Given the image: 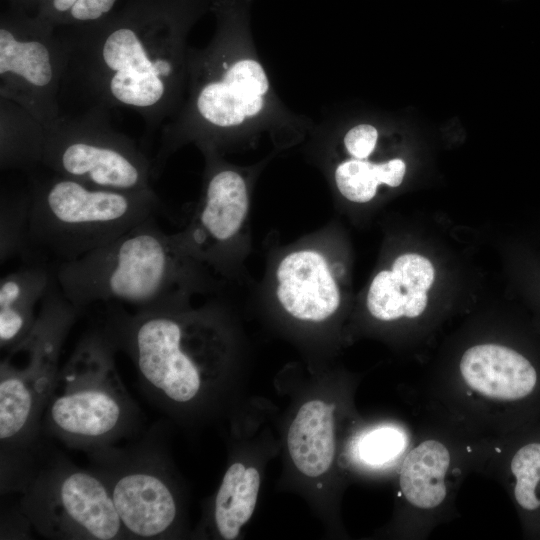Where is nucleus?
<instances>
[{"label":"nucleus","mask_w":540,"mask_h":540,"mask_svg":"<svg viewBox=\"0 0 540 540\" xmlns=\"http://www.w3.org/2000/svg\"><path fill=\"white\" fill-rule=\"evenodd\" d=\"M260 488V475L256 468L240 462L226 470L212 507V524L218 536L233 540L242 526L251 518Z\"/></svg>","instance_id":"nucleus-18"},{"label":"nucleus","mask_w":540,"mask_h":540,"mask_svg":"<svg viewBox=\"0 0 540 540\" xmlns=\"http://www.w3.org/2000/svg\"><path fill=\"white\" fill-rule=\"evenodd\" d=\"M86 455L88 468L105 483L131 539L173 537L180 504L157 423L123 447L105 445Z\"/></svg>","instance_id":"nucleus-9"},{"label":"nucleus","mask_w":540,"mask_h":540,"mask_svg":"<svg viewBox=\"0 0 540 540\" xmlns=\"http://www.w3.org/2000/svg\"><path fill=\"white\" fill-rule=\"evenodd\" d=\"M10 6L24 9L28 12L34 11L37 0H8Z\"/></svg>","instance_id":"nucleus-26"},{"label":"nucleus","mask_w":540,"mask_h":540,"mask_svg":"<svg viewBox=\"0 0 540 540\" xmlns=\"http://www.w3.org/2000/svg\"><path fill=\"white\" fill-rule=\"evenodd\" d=\"M378 138L375 127L361 124L350 129L344 137L348 153L356 159H365L373 152Z\"/></svg>","instance_id":"nucleus-24"},{"label":"nucleus","mask_w":540,"mask_h":540,"mask_svg":"<svg viewBox=\"0 0 540 540\" xmlns=\"http://www.w3.org/2000/svg\"><path fill=\"white\" fill-rule=\"evenodd\" d=\"M117 351L101 325L81 336L53 383L44 437L86 453L139 434L142 413L118 373Z\"/></svg>","instance_id":"nucleus-6"},{"label":"nucleus","mask_w":540,"mask_h":540,"mask_svg":"<svg viewBox=\"0 0 540 540\" xmlns=\"http://www.w3.org/2000/svg\"><path fill=\"white\" fill-rule=\"evenodd\" d=\"M31 529L33 528L29 520L21 512L17 503L12 509L2 511L0 539H27L30 538Z\"/></svg>","instance_id":"nucleus-25"},{"label":"nucleus","mask_w":540,"mask_h":540,"mask_svg":"<svg viewBox=\"0 0 540 540\" xmlns=\"http://www.w3.org/2000/svg\"><path fill=\"white\" fill-rule=\"evenodd\" d=\"M2 169L42 165L83 184L118 190H152V162L109 121V109L92 105L83 115L43 126L20 106L0 100Z\"/></svg>","instance_id":"nucleus-3"},{"label":"nucleus","mask_w":540,"mask_h":540,"mask_svg":"<svg viewBox=\"0 0 540 540\" xmlns=\"http://www.w3.org/2000/svg\"><path fill=\"white\" fill-rule=\"evenodd\" d=\"M449 465V451L437 440H426L413 448L403 461L399 478L406 500L421 509L439 506L447 493Z\"/></svg>","instance_id":"nucleus-17"},{"label":"nucleus","mask_w":540,"mask_h":540,"mask_svg":"<svg viewBox=\"0 0 540 540\" xmlns=\"http://www.w3.org/2000/svg\"><path fill=\"white\" fill-rule=\"evenodd\" d=\"M54 278L41 266L11 272L0 281V347L8 351L31 330ZM40 308V307H39Z\"/></svg>","instance_id":"nucleus-15"},{"label":"nucleus","mask_w":540,"mask_h":540,"mask_svg":"<svg viewBox=\"0 0 540 540\" xmlns=\"http://www.w3.org/2000/svg\"><path fill=\"white\" fill-rule=\"evenodd\" d=\"M460 372L469 388L497 400L524 398L537 382L536 371L524 356L497 344L469 348L461 358Z\"/></svg>","instance_id":"nucleus-13"},{"label":"nucleus","mask_w":540,"mask_h":540,"mask_svg":"<svg viewBox=\"0 0 540 540\" xmlns=\"http://www.w3.org/2000/svg\"><path fill=\"white\" fill-rule=\"evenodd\" d=\"M275 294L286 313L305 322L327 320L341 302L333 267L327 255L314 248L296 249L279 261Z\"/></svg>","instance_id":"nucleus-12"},{"label":"nucleus","mask_w":540,"mask_h":540,"mask_svg":"<svg viewBox=\"0 0 540 540\" xmlns=\"http://www.w3.org/2000/svg\"><path fill=\"white\" fill-rule=\"evenodd\" d=\"M155 215L83 256L64 261L55 278L81 312L96 302L152 311L185 306L200 287L197 264L176 235L165 234Z\"/></svg>","instance_id":"nucleus-4"},{"label":"nucleus","mask_w":540,"mask_h":540,"mask_svg":"<svg viewBox=\"0 0 540 540\" xmlns=\"http://www.w3.org/2000/svg\"><path fill=\"white\" fill-rule=\"evenodd\" d=\"M27 247L69 261L103 246L155 215V191L92 187L53 174L33 180Z\"/></svg>","instance_id":"nucleus-7"},{"label":"nucleus","mask_w":540,"mask_h":540,"mask_svg":"<svg viewBox=\"0 0 540 540\" xmlns=\"http://www.w3.org/2000/svg\"><path fill=\"white\" fill-rule=\"evenodd\" d=\"M406 436L395 427L383 426L363 434L356 445L361 461L371 466L386 464L402 453Z\"/></svg>","instance_id":"nucleus-23"},{"label":"nucleus","mask_w":540,"mask_h":540,"mask_svg":"<svg viewBox=\"0 0 540 540\" xmlns=\"http://www.w3.org/2000/svg\"><path fill=\"white\" fill-rule=\"evenodd\" d=\"M30 196L14 198L1 203V262L22 254L27 249V228L29 220Z\"/></svg>","instance_id":"nucleus-22"},{"label":"nucleus","mask_w":540,"mask_h":540,"mask_svg":"<svg viewBox=\"0 0 540 540\" xmlns=\"http://www.w3.org/2000/svg\"><path fill=\"white\" fill-rule=\"evenodd\" d=\"M121 0H37L34 12L57 27H79L112 14Z\"/></svg>","instance_id":"nucleus-20"},{"label":"nucleus","mask_w":540,"mask_h":540,"mask_svg":"<svg viewBox=\"0 0 540 540\" xmlns=\"http://www.w3.org/2000/svg\"><path fill=\"white\" fill-rule=\"evenodd\" d=\"M511 471L516 479L517 503L526 510L540 507V443L520 448L512 458Z\"/></svg>","instance_id":"nucleus-21"},{"label":"nucleus","mask_w":540,"mask_h":540,"mask_svg":"<svg viewBox=\"0 0 540 540\" xmlns=\"http://www.w3.org/2000/svg\"><path fill=\"white\" fill-rule=\"evenodd\" d=\"M195 0H125L106 18L70 27L68 70L92 105L138 113L148 139L174 109ZM67 70V72H68Z\"/></svg>","instance_id":"nucleus-1"},{"label":"nucleus","mask_w":540,"mask_h":540,"mask_svg":"<svg viewBox=\"0 0 540 540\" xmlns=\"http://www.w3.org/2000/svg\"><path fill=\"white\" fill-rule=\"evenodd\" d=\"M10 494L32 528L51 540H129L110 493L46 438Z\"/></svg>","instance_id":"nucleus-8"},{"label":"nucleus","mask_w":540,"mask_h":540,"mask_svg":"<svg viewBox=\"0 0 540 540\" xmlns=\"http://www.w3.org/2000/svg\"><path fill=\"white\" fill-rule=\"evenodd\" d=\"M248 208L243 176L229 168L212 169L190 227L176 237L194 259L217 260L242 228Z\"/></svg>","instance_id":"nucleus-11"},{"label":"nucleus","mask_w":540,"mask_h":540,"mask_svg":"<svg viewBox=\"0 0 540 540\" xmlns=\"http://www.w3.org/2000/svg\"><path fill=\"white\" fill-rule=\"evenodd\" d=\"M45 294L29 333L0 362V490L11 493L46 437L42 418L62 346L82 313L56 288Z\"/></svg>","instance_id":"nucleus-5"},{"label":"nucleus","mask_w":540,"mask_h":540,"mask_svg":"<svg viewBox=\"0 0 540 540\" xmlns=\"http://www.w3.org/2000/svg\"><path fill=\"white\" fill-rule=\"evenodd\" d=\"M334 405L321 400L304 403L290 425L287 446L296 468L318 477L331 467L335 454Z\"/></svg>","instance_id":"nucleus-16"},{"label":"nucleus","mask_w":540,"mask_h":540,"mask_svg":"<svg viewBox=\"0 0 540 540\" xmlns=\"http://www.w3.org/2000/svg\"><path fill=\"white\" fill-rule=\"evenodd\" d=\"M405 168L401 159L373 163L353 158L336 167L334 178L339 192L346 199L355 203H366L374 198L379 185L399 186Z\"/></svg>","instance_id":"nucleus-19"},{"label":"nucleus","mask_w":540,"mask_h":540,"mask_svg":"<svg viewBox=\"0 0 540 540\" xmlns=\"http://www.w3.org/2000/svg\"><path fill=\"white\" fill-rule=\"evenodd\" d=\"M433 281L434 268L427 258L401 255L390 270H382L372 279L367 308L382 321L417 317L427 306V291Z\"/></svg>","instance_id":"nucleus-14"},{"label":"nucleus","mask_w":540,"mask_h":540,"mask_svg":"<svg viewBox=\"0 0 540 540\" xmlns=\"http://www.w3.org/2000/svg\"><path fill=\"white\" fill-rule=\"evenodd\" d=\"M56 27L35 13L10 6L0 20V99L43 126L61 117L58 92L69 66V47Z\"/></svg>","instance_id":"nucleus-10"},{"label":"nucleus","mask_w":540,"mask_h":540,"mask_svg":"<svg viewBox=\"0 0 540 540\" xmlns=\"http://www.w3.org/2000/svg\"><path fill=\"white\" fill-rule=\"evenodd\" d=\"M100 325L131 360L143 395L172 415L206 401L223 377L229 341L214 311L182 306L131 313L108 303Z\"/></svg>","instance_id":"nucleus-2"}]
</instances>
